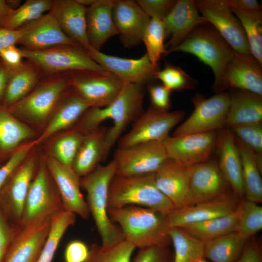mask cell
Returning a JSON list of instances; mask_svg holds the SVG:
<instances>
[{
    "label": "cell",
    "instance_id": "cell-49",
    "mask_svg": "<svg viewBox=\"0 0 262 262\" xmlns=\"http://www.w3.org/2000/svg\"><path fill=\"white\" fill-rule=\"evenodd\" d=\"M152 107L161 111H168L171 106V91L162 83L150 82L147 84Z\"/></svg>",
    "mask_w": 262,
    "mask_h": 262
},
{
    "label": "cell",
    "instance_id": "cell-28",
    "mask_svg": "<svg viewBox=\"0 0 262 262\" xmlns=\"http://www.w3.org/2000/svg\"><path fill=\"white\" fill-rule=\"evenodd\" d=\"M114 0H96L87 8L86 33L92 49L100 51L111 37L118 34L112 16Z\"/></svg>",
    "mask_w": 262,
    "mask_h": 262
},
{
    "label": "cell",
    "instance_id": "cell-14",
    "mask_svg": "<svg viewBox=\"0 0 262 262\" xmlns=\"http://www.w3.org/2000/svg\"><path fill=\"white\" fill-rule=\"evenodd\" d=\"M262 64L251 54L232 50L218 82L217 93L228 89L250 92L262 96Z\"/></svg>",
    "mask_w": 262,
    "mask_h": 262
},
{
    "label": "cell",
    "instance_id": "cell-26",
    "mask_svg": "<svg viewBox=\"0 0 262 262\" xmlns=\"http://www.w3.org/2000/svg\"><path fill=\"white\" fill-rule=\"evenodd\" d=\"M192 166L168 158L154 173L157 187L171 202L175 209L185 206Z\"/></svg>",
    "mask_w": 262,
    "mask_h": 262
},
{
    "label": "cell",
    "instance_id": "cell-19",
    "mask_svg": "<svg viewBox=\"0 0 262 262\" xmlns=\"http://www.w3.org/2000/svg\"><path fill=\"white\" fill-rule=\"evenodd\" d=\"M44 161L59 190L64 211L87 219L90 213L80 190V177L72 168L49 155L45 157Z\"/></svg>",
    "mask_w": 262,
    "mask_h": 262
},
{
    "label": "cell",
    "instance_id": "cell-50",
    "mask_svg": "<svg viewBox=\"0 0 262 262\" xmlns=\"http://www.w3.org/2000/svg\"><path fill=\"white\" fill-rule=\"evenodd\" d=\"M139 5L150 17L162 21L171 11L175 0H137Z\"/></svg>",
    "mask_w": 262,
    "mask_h": 262
},
{
    "label": "cell",
    "instance_id": "cell-21",
    "mask_svg": "<svg viewBox=\"0 0 262 262\" xmlns=\"http://www.w3.org/2000/svg\"><path fill=\"white\" fill-rule=\"evenodd\" d=\"M228 193L214 199L174 210L167 215L169 228L185 226L229 214L238 206Z\"/></svg>",
    "mask_w": 262,
    "mask_h": 262
},
{
    "label": "cell",
    "instance_id": "cell-44",
    "mask_svg": "<svg viewBox=\"0 0 262 262\" xmlns=\"http://www.w3.org/2000/svg\"><path fill=\"white\" fill-rule=\"evenodd\" d=\"M165 28L163 21L151 18L142 37L146 48V53L154 64H158L162 56H166L167 50L164 41L166 39Z\"/></svg>",
    "mask_w": 262,
    "mask_h": 262
},
{
    "label": "cell",
    "instance_id": "cell-31",
    "mask_svg": "<svg viewBox=\"0 0 262 262\" xmlns=\"http://www.w3.org/2000/svg\"><path fill=\"white\" fill-rule=\"evenodd\" d=\"M109 129L99 127L84 135L72 167L79 177L91 172L101 161L106 158L105 140Z\"/></svg>",
    "mask_w": 262,
    "mask_h": 262
},
{
    "label": "cell",
    "instance_id": "cell-42",
    "mask_svg": "<svg viewBox=\"0 0 262 262\" xmlns=\"http://www.w3.org/2000/svg\"><path fill=\"white\" fill-rule=\"evenodd\" d=\"M84 135L72 129L66 132L53 142L50 147L51 154L49 156L72 168Z\"/></svg>",
    "mask_w": 262,
    "mask_h": 262
},
{
    "label": "cell",
    "instance_id": "cell-55",
    "mask_svg": "<svg viewBox=\"0 0 262 262\" xmlns=\"http://www.w3.org/2000/svg\"><path fill=\"white\" fill-rule=\"evenodd\" d=\"M22 35V31L0 27V51L12 45L18 44Z\"/></svg>",
    "mask_w": 262,
    "mask_h": 262
},
{
    "label": "cell",
    "instance_id": "cell-59",
    "mask_svg": "<svg viewBox=\"0 0 262 262\" xmlns=\"http://www.w3.org/2000/svg\"><path fill=\"white\" fill-rule=\"evenodd\" d=\"M7 4L13 10L17 9L20 5V0H6Z\"/></svg>",
    "mask_w": 262,
    "mask_h": 262
},
{
    "label": "cell",
    "instance_id": "cell-40",
    "mask_svg": "<svg viewBox=\"0 0 262 262\" xmlns=\"http://www.w3.org/2000/svg\"><path fill=\"white\" fill-rule=\"evenodd\" d=\"M230 8L244 30L251 55L262 64V15H250Z\"/></svg>",
    "mask_w": 262,
    "mask_h": 262
},
{
    "label": "cell",
    "instance_id": "cell-17",
    "mask_svg": "<svg viewBox=\"0 0 262 262\" xmlns=\"http://www.w3.org/2000/svg\"><path fill=\"white\" fill-rule=\"evenodd\" d=\"M87 53L103 68L124 82L147 85L155 80L157 73L161 69L159 63H151L146 53L138 59L110 55L93 49Z\"/></svg>",
    "mask_w": 262,
    "mask_h": 262
},
{
    "label": "cell",
    "instance_id": "cell-30",
    "mask_svg": "<svg viewBox=\"0 0 262 262\" xmlns=\"http://www.w3.org/2000/svg\"><path fill=\"white\" fill-rule=\"evenodd\" d=\"M225 128L262 123V96L248 91L232 90Z\"/></svg>",
    "mask_w": 262,
    "mask_h": 262
},
{
    "label": "cell",
    "instance_id": "cell-53",
    "mask_svg": "<svg viewBox=\"0 0 262 262\" xmlns=\"http://www.w3.org/2000/svg\"><path fill=\"white\" fill-rule=\"evenodd\" d=\"M24 55L21 48L16 45L9 46L0 51V60L10 70L16 71L23 65Z\"/></svg>",
    "mask_w": 262,
    "mask_h": 262
},
{
    "label": "cell",
    "instance_id": "cell-3",
    "mask_svg": "<svg viewBox=\"0 0 262 262\" xmlns=\"http://www.w3.org/2000/svg\"><path fill=\"white\" fill-rule=\"evenodd\" d=\"M116 165L113 160L97 166L81 179V186L87 193V203L98 233L101 246H107L124 239L120 227L110 220L108 214V195L110 181L115 175Z\"/></svg>",
    "mask_w": 262,
    "mask_h": 262
},
{
    "label": "cell",
    "instance_id": "cell-47",
    "mask_svg": "<svg viewBox=\"0 0 262 262\" xmlns=\"http://www.w3.org/2000/svg\"><path fill=\"white\" fill-rule=\"evenodd\" d=\"M35 145L34 141L22 145L0 166V194L13 173L29 155Z\"/></svg>",
    "mask_w": 262,
    "mask_h": 262
},
{
    "label": "cell",
    "instance_id": "cell-45",
    "mask_svg": "<svg viewBox=\"0 0 262 262\" xmlns=\"http://www.w3.org/2000/svg\"><path fill=\"white\" fill-rule=\"evenodd\" d=\"M155 78L160 80L163 85L171 91L195 89L198 84L197 81L180 67L166 61L164 68L157 73Z\"/></svg>",
    "mask_w": 262,
    "mask_h": 262
},
{
    "label": "cell",
    "instance_id": "cell-25",
    "mask_svg": "<svg viewBox=\"0 0 262 262\" xmlns=\"http://www.w3.org/2000/svg\"><path fill=\"white\" fill-rule=\"evenodd\" d=\"M87 8L77 0H53L49 11L63 33L76 45L86 51L92 49L86 33Z\"/></svg>",
    "mask_w": 262,
    "mask_h": 262
},
{
    "label": "cell",
    "instance_id": "cell-39",
    "mask_svg": "<svg viewBox=\"0 0 262 262\" xmlns=\"http://www.w3.org/2000/svg\"><path fill=\"white\" fill-rule=\"evenodd\" d=\"M51 4V0H27L13 10L2 27L18 29L49 12Z\"/></svg>",
    "mask_w": 262,
    "mask_h": 262
},
{
    "label": "cell",
    "instance_id": "cell-8",
    "mask_svg": "<svg viewBox=\"0 0 262 262\" xmlns=\"http://www.w3.org/2000/svg\"><path fill=\"white\" fill-rule=\"evenodd\" d=\"M64 210L57 187L44 159H41L29 188L20 226L24 227L39 219L51 217Z\"/></svg>",
    "mask_w": 262,
    "mask_h": 262
},
{
    "label": "cell",
    "instance_id": "cell-1",
    "mask_svg": "<svg viewBox=\"0 0 262 262\" xmlns=\"http://www.w3.org/2000/svg\"><path fill=\"white\" fill-rule=\"evenodd\" d=\"M144 85L125 82L120 92L111 104L103 108H89L72 129L85 135L98 129L104 120L112 119L114 125L110 127L105 140L107 157L130 123L144 111Z\"/></svg>",
    "mask_w": 262,
    "mask_h": 262
},
{
    "label": "cell",
    "instance_id": "cell-56",
    "mask_svg": "<svg viewBox=\"0 0 262 262\" xmlns=\"http://www.w3.org/2000/svg\"><path fill=\"white\" fill-rule=\"evenodd\" d=\"M234 262H262L260 248L254 242H246L240 257Z\"/></svg>",
    "mask_w": 262,
    "mask_h": 262
},
{
    "label": "cell",
    "instance_id": "cell-37",
    "mask_svg": "<svg viewBox=\"0 0 262 262\" xmlns=\"http://www.w3.org/2000/svg\"><path fill=\"white\" fill-rule=\"evenodd\" d=\"M168 233L174 248L173 262H197L204 258V242L180 228H170Z\"/></svg>",
    "mask_w": 262,
    "mask_h": 262
},
{
    "label": "cell",
    "instance_id": "cell-54",
    "mask_svg": "<svg viewBox=\"0 0 262 262\" xmlns=\"http://www.w3.org/2000/svg\"><path fill=\"white\" fill-rule=\"evenodd\" d=\"M230 7L245 13L253 15H261L262 7L256 0H228Z\"/></svg>",
    "mask_w": 262,
    "mask_h": 262
},
{
    "label": "cell",
    "instance_id": "cell-41",
    "mask_svg": "<svg viewBox=\"0 0 262 262\" xmlns=\"http://www.w3.org/2000/svg\"><path fill=\"white\" fill-rule=\"evenodd\" d=\"M135 248L125 240L107 246L94 244L89 248L88 256L84 262H131Z\"/></svg>",
    "mask_w": 262,
    "mask_h": 262
},
{
    "label": "cell",
    "instance_id": "cell-33",
    "mask_svg": "<svg viewBox=\"0 0 262 262\" xmlns=\"http://www.w3.org/2000/svg\"><path fill=\"white\" fill-rule=\"evenodd\" d=\"M42 74L34 64L24 62L22 67L13 71L1 104L7 107L24 98L36 86Z\"/></svg>",
    "mask_w": 262,
    "mask_h": 262
},
{
    "label": "cell",
    "instance_id": "cell-20",
    "mask_svg": "<svg viewBox=\"0 0 262 262\" xmlns=\"http://www.w3.org/2000/svg\"><path fill=\"white\" fill-rule=\"evenodd\" d=\"M112 16L123 46L130 48L142 42L151 18L136 0H114Z\"/></svg>",
    "mask_w": 262,
    "mask_h": 262
},
{
    "label": "cell",
    "instance_id": "cell-34",
    "mask_svg": "<svg viewBox=\"0 0 262 262\" xmlns=\"http://www.w3.org/2000/svg\"><path fill=\"white\" fill-rule=\"evenodd\" d=\"M247 240L233 231L204 242V258L212 262H234L241 255Z\"/></svg>",
    "mask_w": 262,
    "mask_h": 262
},
{
    "label": "cell",
    "instance_id": "cell-62",
    "mask_svg": "<svg viewBox=\"0 0 262 262\" xmlns=\"http://www.w3.org/2000/svg\"><path fill=\"white\" fill-rule=\"evenodd\" d=\"M0 163H1V162L0 161V166L1 165V164H0Z\"/></svg>",
    "mask_w": 262,
    "mask_h": 262
},
{
    "label": "cell",
    "instance_id": "cell-48",
    "mask_svg": "<svg viewBox=\"0 0 262 262\" xmlns=\"http://www.w3.org/2000/svg\"><path fill=\"white\" fill-rule=\"evenodd\" d=\"M21 227L10 220L0 208V262H4L8 250Z\"/></svg>",
    "mask_w": 262,
    "mask_h": 262
},
{
    "label": "cell",
    "instance_id": "cell-52",
    "mask_svg": "<svg viewBox=\"0 0 262 262\" xmlns=\"http://www.w3.org/2000/svg\"><path fill=\"white\" fill-rule=\"evenodd\" d=\"M89 248L82 241L74 240L66 246L64 252L65 262H84L89 255Z\"/></svg>",
    "mask_w": 262,
    "mask_h": 262
},
{
    "label": "cell",
    "instance_id": "cell-32",
    "mask_svg": "<svg viewBox=\"0 0 262 262\" xmlns=\"http://www.w3.org/2000/svg\"><path fill=\"white\" fill-rule=\"evenodd\" d=\"M34 131L0 104V161L9 157L25 142L34 136Z\"/></svg>",
    "mask_w": 262,
    "mask_h": 262
},
{
    "label": "cell",
    "instance_id": "cell-29",
    "mask_svg": "<svg viewBox=\"0 0 262 262\" xmlns=\"http://www.w3.org/2000/svg\"><path fill=\"white\" fill-rule=\"evenodd\" d=\"M64 95L44 131L34 140L35 145L41 143L60 131L74 126L85 111L91 107L89 102L73 90L71 93L66 94L65 93L64 97Z\"/></svg>",
    "mask_w": 262,
    "mask_h": 262
},
{
    "label": "cell",
    "instance_id": "cell-38",
    "mask_svg": "<svg viewBox=\"0 0 262 262\" xmlns=\"http://www.w3.org/2000/svg\"><path fill=\"white\" fill-rule=\"evenodd\" d=\"M75 221V214L64 210L51 217L49 232L37 262H52L64 234Z\"/></svg>",
    "mask_w": 262,
    "mask_h": 262
},
{
    "label": "cell",
    "instance_id": "cell-35",
    "mask_svg": "<svg viewBox=\"0 0 262 262\" xmlns=\"http://www.w3.org/2000/svg\"><path fill=\"white\" fill-rule=\"evenodd\" d=\"M238 215L237 207L229 214L191 224L180 228L192 236L206 242L235 231Z\"/></svg>",
    "mask_w": 262,
    "mask_h": 262
},
{
    "label": "cell",
    "instance_id": "cell-61",
    "mask_svg": "<svg viewBox=\"0 0 262 262\" xmlns=\"http://www.w3.org/2000/svg\"><path fill=\"white\" fill-rule=\"evenodd\" d=\"M197 262H208L204 258H201L198 260Z\"/></svg>",
    "mask_w": 262,
    "mask_h": 262
},
{
    "label": "cell",
    "instance_id": "cell-51",
    "mask_svg": "<svg viewBox=\"0 0 262 262\" xmlns=\"http://www.w3.org/2000/svg\"><path fill=\"white\" fill-rule=\"evenodd\" d=\"M133 262H169L166 246H154L140 248Z\"/></svg>",
    "mask_w": 262,
    "mask_h": 262
},
{
    "label": "cell",
    "instance_id": "cell-60",
    "mask_svg": "<svg viewBox=\"0 0 262 262\" xmlns=\"http://www.w3.org/2000/svg\"><path fill=\"white\" fill-rule=\"evenodd\" d=\"M77 1L81 4L88 7L91 6L96 0H77Z\"/></svg>",
    "mask_w": 262,
    "mask_h": 262
},
{
    "label": "cell",
    "instance_id": "cell-11",
    "mask_svg": "<svg viewBox=\"0 0 262 262\" xmlns=\"http://www.w3.org/2000/svg\"><path fill=\"white\" fill-rule=\"evenodd\" d=\"M107 71H78L70 73V87L91 107L103 108L117 97L124 84Z\"/></svg>",
    "mask_w": 262,
    "mask_h": 262
},
{
    "label": "cell",
    "instance_id": "cell-6",
    "mask_svg": "<svg viewBox=\"0 0 262 262\" xmlns=\"http://www.w3.org/2000/svg\"><path fill=\"white\" fill-rule=\"evenodd\" d=\"M233 49L210 24L196 28L177 47L166 55L176 51L191 54L212 69L214 76L213 86L218 82Z\"/></svg>",
    "mask_w": 262,
    "mask_h": 262
},
{
    "label": "cell",
    "instance_id": "cell-4",
    "mask_svg": "<svg viewBox=\"0 0 262 262\" xmlns=\"http://www.w3.org/2000/svg\"><path fill=\"white\" fill-rule=\"evenodd\" d=\"M134 205L151 209L165 215L175 208L158 189L154 180V173L123 177L115 175L108 190V208H119Z\"/></svg>",
    "mask_w": 262,
    "mask_h": 262
},
{
    "label": "cell",
    "instance_id": "cell-10",
    "mask_svg": "<svg viewBox=\"0 0 262 262\" xmlns=\"http://www.w3.org/2000/svg\"><path fill=\"white\" fill-rule=\"evenodd\" d=\"M168 158L163 142L154 141L117 147L113 160L116 175L131 177L155 173Z\"/></svg>",
    "mask_w": 262,
    "mask_h": 262
},
{
    "label": "cell",
    "instance_id": "cell-9",
    "mask_svg": "<svg viewBox=\"0 0 262 262\" xmlns=\"http://www.w3.org/2000/svg\"><path fill=\"white\" fill-rule=\"evenodd\" d=\"M194 110L172 136L216 131L225 128L229 104V93L221 92L207 98L197 94L192 98Z\"/></svg>",
    "mask_w": 262,
    "mask_h": 262
},
{
    "label": "cell",
    "instance_id": "cell-46",
    "mask_svg": "<svg viewBox=\"0 0 262 262\" xmlns=\"http://www.w3.org/2000/svg\"><path fill=\"white\" fill-rule=\"evenodd\" d=\"M229 129L256 156H262V123L236 125Z\"/></svg>",
    "mask_w": 262,
    "mask_h": 262
},
{
    "label": "cell",
    "instance_id": "cell-13",
    "mask_svg": "<svg viewBox=\"0 0 262 262\" xmlns=\"http://www.w3.org/2000/svg\"><path fill=\"white\" fill-rule=\"evenodd\" d=\"M194 2L201 16L234 51L251 54L244 30L232 12L228 0H196Z\"/></svg>",
    "mask_w": 262,
    "mask_h": 262
},
{
    "label": "cell",
    "instance_id": "cell-24",
    "mask_svg": "<svg viewBox=\"0 0 262 262\" xmlns=\"http://www.w3.org/2000/svg\"><path fill=\"white\" fill-rule=\"evenodd\" d=\"M163 22L166 38H169L165 45L167 53L179 45L196 28L208 23L199 14L192 0H176Z\"/></svg>",
    "mask_w": 262,
    "mask_h": 262
},
{
    "label": "cell",
    "instance_id": "cell-18",
    "mask_svg": "<svg viewBox=\"0 0 262 262\" xmlns=\"http://www.w3.org/2000/svg\"><path fill=\"white\" fill-rule=\"evenodd\" d=\"M228 185L215 160H209L194 165L190 176L185 206L222 196L228 193Z\"/></svg>",
    "mask_w": 262,
    "mask_h": 262
},
{
    "label": "cell",
    "instance_id": "cell-16",
    "mask_svg": "<svg viewBox=\"0 0 262 262\" xmlns=\"http://www.w3.org/2000/svg\"><path fill=\"white\" fill-rule=\"evenodd\" d=\"M217 137L216 131L168 136L163 143L168 158L191 166L209 161Z\"/></svg>",
    "mask_w": 262,
    "mask_h": 262
},
{
    "label": "cell",
    "instance_id": "cell-58",
    "mask_svg": "<svg viewBox=\"0 0 262 262\" xmlns=\"http://www.w3.org/2000/svg\"><path fill=\"white\" fill-rule=\"evenodd\" d=\"M13 10L6 0H0V27H2L4 22Z\"/></svg>",
    "mask_w": 262,
    "mask_h": 262
},
{
    "label": "cell",
    "instance_id": "cell-57",
    "mask_svg": "<svg viewBox=\"0 0 262 262\" xmlns=\"http://www.w3.org/2000/svg\"><path fill=\"white\" fill-rule=\"evenodd\" d=\"M12 72L0 60V101H1L4 97Z\"/></svg>",
    "mask_w": 262,
    "mask_h": 262
},
{
    "label": "cell",
    "instance_id": "cell-27",
    "mask_svg": "<svg viewBox=\"0 0 262 262\" xmlns=\"http://www.w3.org/2000/svg\"><path fill=\"white\" fill-rule=\"evenodd\" d=\"M219 169L229 185L239 196H245L242 177V167L240 153L234 134L227 128L218 134Z\"/></svg>",
    "mask_w": 262,
    "mask_h": 262
},
{
    "label": "cell",
    "instance_id": "cell-22",
    "mask_svg": "<svg viewBox=\"0 0 262 262\" xmlns=\"http://www.w3.org/2000/svg\"><path fill=\"white\" fill-rule=\"evenodd\" d=\"M51 217L22 227L12 242L4 262H37L47 238Z\"/></svg>",
    "mask_w": 262,
    "mask_h": 262
},
{
    "label": "cell",
    "instance_id": "cell-7",
    "mask_svg": "<svg viewBox=\"0 0 262 262\" xmlns=\"http://www.w3.org/2000/svg\"><path fill=\"white\" fill-rule=\"evenodd\" d=\"M21 49L24 58L50 76L78 71H106L77 45H62L40 50Z\"/></svg>",
    "mask_w": 262,
    "mask_h": 262
},
{
    "label": "cell",
    "instance_id": "cell-43",
    "mask_svg": "<svg viewBox=\"0 0 262 262\" xmlns=\"http://www.w3.org/2000/svg\"><path fill=\"white\" fill-rule=\"evenodd\" d=\"M258 204L246 199L238 204L239 215L235 231L246 240L262 229V207Z\"/></svg>",
    "mask_w": 262,
    "mask_h": 262
},
{
    "label": "cell",
    "instance_id": "cell-15",
    "mask_svg": "<svg viewBox=\"0 0 262 262\" xmlns=\"http://www.w3.org/2000/svg\"><path fill=\"white\" fill-rule=\"evenodd\" d=\"M38 162L35 155H29L13 173L0 194V208L10 220L19 225Z\"/></svg>",
    "mask_w": 262,
    "mask_h": 262
},
{
    "label": "cell",
    "instance_id": "cell-5",
    "mask_svg": "<svg viewBox=\"0 0 262 262\" xmlns=\"http://www.w3.org/2000/svg\"><path fill=\"white\" fill-rule=\"evenodd\" d=\"M69 77L70 73L52 76L24 98L5 107L18 119L43 124L51 115L66 89L70 88Z\"/></svg>",
    "mask_w": 262,
    "mask_h": 262
},
{
    "label": "cell",
    "instance_id": "cell-12",
    "mask_svg": "<svg viewBox=\"0 0 262 262\" xmlns=\"http://www.w3.org/2000/svg\"><path fill=\"white\" fill-rule=\"evenodd\" d=\"M185 114L181 110L164 112L149 107L134 121L130 131L118 140V147L149 142H163Z\"/></svg>",
    "mask_w": 262,
    "mask_h": 262
},
{
    "label": "cell",
    "instance_id": "cell-23",
    "mask_svg": "<svg viewBox=\"0 0 262 262\" xmlns=\"http://www.w3.org/2000/svg\"><path fill=\"white\" fill-rule=\"evenodd\" d=\"M20 29L22 35L17 44L26 50H40L62 45H76L63 33L49 12Z\"/></svg>",
    "mask_w": 262,
    "mask_h": 262
},
{
    "label": "cell",
    "instance_id": "cell-36",
    "mask_svg": "<svg viewBox=\"0 0 262 262\" xmlns=\"http://www.w3.org/2000/svg\"><path fill=\"white\" fill-rule=\"evenodd\" d=\"M234 138L241 160L245 196L246 200L259 203L262 201V172L257 164L255 155Z\"/></svg>",
    "mask_w": 262,
    "mask_h": 262
},
{
    "label": "cell",
    "instance_id": "cell-2",
    "mask_svg": "<svg viewBox=\"0 0 262 262\" xmlns=\"http://www.w3.org/2000/svg\"><path fill=\"white\" fill-rule=\"evenodd\" d=\"M108 216L117 224L124 239L139 249L165 246L170 238L167 215L155 210L134 205L108 209Z\"/></svg>",
    "mask_w": 262,
    "mask_h": 262
}]
</instances>
